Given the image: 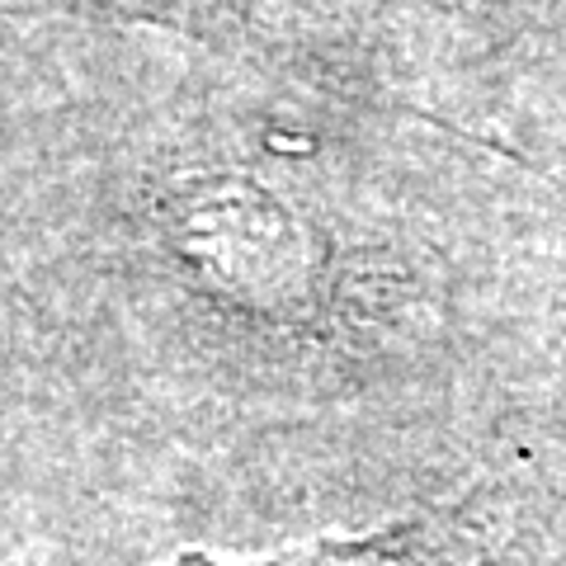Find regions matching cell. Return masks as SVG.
I'll use <instances>...</instances> for the list:
<instances>
[{
  "mask_svg": "<svg viewBox=\"0 0 566 566\" xmlns=\"http://www.w3.org/2000/svg\"><path fill=\"white\" fill-rule=\"evenodd\" d=\"M166 566H453V524L439 515H411L374 534L312 538L264 557H212L180 553Z\"/></svg>",
  "mask_w": 566,
  "mask_h": 566,
  "instance_id": "1",
  "label": "cell"
}]
</instances>
